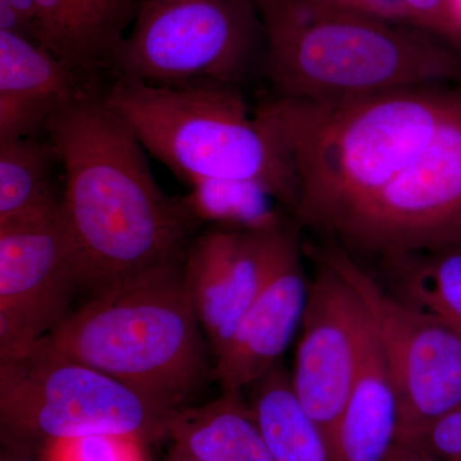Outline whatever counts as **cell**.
I'll return each instance as SVG.
<instances>
[{
    "label": "cell",
    "instance_id": "f1b7e54d",
    "mask_svg": "<svg viewBox=\"0 0 461 461\" xmlns=\"http://www.w3.org/2000/svg\"><path fill=\"white\" fill-rule=\"evenodd\" d=\"M2 461H38V460L32 459V456H25V455H18V454L11 453V451L5 450V453H3Z\"/></svg>",
    "mask_w": 461,
    "mask_h": 461
},
{
    "label": "cell",
    "instance_id": "5bb4252c",
    "mask_svg": "<svg viewBox=\"0 0 461 461\" xmlns=\"http://www.w3.org/2000/svg\"><path fill=\"white\" fill-rule=\"evenodd\" d=\"M90 91L38 42L0 32V141L47 132L51 118Z\"/></svg>",
    "mask_w": 461,
    "mask_h": 461
},
{
    "label": "cell",
    "instance_id": "ffe728a7",
    "mask_svg": "<svg viewBox=\"0 0 461 461\" xmlns=\"http://www.w3.org/2000/svg\"><path fill=\"white\" fill-rule=\"evenodd\" d=\"M397 296L461 335V245L386 259Z\"/></svg>",
    "mask_w": 461,
    "mask_h": 461
},
{
    "label": "cell",
    "instance_id": "8992f818",
    "mask_svg": "<svg viewBox=\"0 0 461 461\" xmlns=\"http://www.w3.org/2000/svg\"><path fill=\"white\" fill-rule=\"evenodd\" d=\"M175 412L60 353L47 336L0 348V436L11 453L41 456L91 436L153 444L169 438Z\"/></svg>",
    "mask_w": 461,
    "mask_h": 461
},
{
    "label": "cell",
    "instance_id": "484cf974",
    "mask_svg": "<svg viewBox=\"0 0 461 461\" xmlns=\"http://www.w3.org/2000/svg\"><path fill=\"white\" fill-rule=\"evenodd\" d=\"M386 461H441L421 447L417 441L405 437H397L391 447Z\"/></svg>",
    "mask_w": 461,
    "mask_h": 461
},
{
    "label": "cell",
    "instance_id": "7402d4cb",
    "mask_svg": "<svg viewBox=\"0 0 461 461\" xmlns=\"http://www.w3.org/2000/svg\"><path fill=\"white\" fill-rule=\"evenodd\" d=\"M144 442L124 437L91 436L58 442L41 454V461H147Z\"/></svg>",
    "mask_w": 461,
    "mask_h": 461
},
{
    "label": "cell",
    "instance_id": "5b68a950",
    "mask_svg": "<svg viewBox=\"0 0 461 461\" xmlns=\"http://www.w3.org/2000/svg\"><path fill=\"white\" fill-rule=\"evenodd\" d=\"M103 95L145 150L181 180L258 182L296 218V181L286 151L257 114H249L239 86L112 78Z\"/></svg>",
    "mask_w": 461,
    "mask_h": 461
},
{
    "label": "cell",
    "instance_id": "ba28073f",
    "mask_svg": "<svg viewBox=\"0 0 461 461\" xmlns=\"http://www.w3.org/2000/svg\"><path fill=\"white\" fill-rule=\"evenodd\" d=\"M330 235L384 260L461 245V104L426 150Z\"/></svg>",
    "mask_w": 461,
    "mask_h": 461
},
{
    "label": "cell",
    "instance_id": "7a4b0ae2",
    "mask_svg": "<svg viewBox=\"0 0 461 461\" xmlns=\"http://www.w3.org/2000/svg\"><path fill=\"white\" fill-rule=\"evenodd\" d=\"M461 104V89L411 87L362 98H273L256 114L286 151L296 221L332 230L420 157Z\"/></svg>",
    "mask_w": 461,
    "mask_h": 461
},
{
    "label": "cell",
    "instance_id": "603a6c76",
    "mask_svg": "<svg viewBox=\"0 0 461 461\" xmlns=\"http://www.w3.org/2000/svg\"><path fill=\"white\" fill-rule=\"evenodd\" d=\"M108 47L117 51L131 29L140 0H81Z\"/></svg>",
    "mask_w": 461,
    "mask_h": 461
},
{
    "label": "cell",
    "instance_id": "4316f807",
    "mask_svg": "<svg viewBox=\"0 0 461 461\" xmlns=\"http://www.w3.org/2000/svg\"><path fill=\"white\" fill-rule=\"evenodd\" d=\"M167 461H202L194 457L193 455L187 454L186 451L173 446L172 453L169 455V459Z\"/></svg>",
    "mask_w": 461,
    "mask_h": 461
},
{
    "label": "cell",
    "instance_id": "2e32d148",
    "mask_svg": "<svg viewBox=\"0 0 461 461\" xmlns=\"http://www.w3.org/2000/svg\"><path fill=\"white\" fill-rule=\"evenodd\" d=\"M175 446L202 461H275L241 391L177 411L169 423Z\"/></svg>",
    "mask_w": 461,
    "mask_h": 461
},
{
    "label": "cell",
    "instance_id": "6da1fadb",
    "mask_svg": "<svg viewBox=\"0 0 461 461\" xmlns=\"http://www.w3.org/2000/svg\"><path fill=\"white\" fill-rule=\"evenodd\" d=\"M63 169L62 214L91 294L165 264L184 262L200 221L154 178L147 150L103 90L48 124Z\"/></svg>",
    "mask_w": 461,
    "mask_h": 461
},
{
    "label": "cell",
    "instance_id": "3957f363",
    "mask_svg": "<svg viewBox=\"0 0 461 461\" xmlns=\"http://www.w3.org/2000/svg\"><path fill=\"white\" fill-rule=\"evenodd\" d=\"M262 18L263 74L276 98L332 102L461 84L454 45L414 27L315 0H254Z\"/></svg>",
    "mask_w": 461,
    "mask_h": 461
},
{
    "label": "cell",
    "instance_id": "9a60e30c",
    "mask_svg": "<svg viewBox=\"0 0 461 461\" xmlns=\"http://www.w3.org/2000/svg\"><path fill=\"white\" fill-rule=\"evenodd\" d=\"M399 427V397L371 320L359 372L336 432L333 461H386Z\"/></svg>",
    "mask_w": 461,
    "mask_h": 461
},
{
    "label": "cell",
    "instance_id": "d6986e66",
    "mask_svg": "<svg viewBox=\"0 0 461 461\" xmlns=\"http://www.w3.org/2000/svg\"><path fill=\"white\" fill-rule=\"evenodd\" d=\"M181 199L200 222L222 229L268 232L299 224L290 209L258 182L206 178L193 182Z\"/></svg>",
    "mask_w": 461,
    "mask_h": 461
},
{
    "label": "cell",
    "instance_id": "9c48e42d",
    "mask_svg": "<svg viewBox=\"0 0 461 461\" xmlns=\"http://www.w3.org/2000/svg\"><path fill=\"white\" fill-rule=\"evenodd\" d=\"M359 294L386 355L397 397L399 436L412 437L461 405V335L387 293L339 244L313 249Z\"/></svg>",
    "mask_w": 461,
    "mask_h": 461
},
{
    "label": "cell",
    "instance_id": "4fadbf2b",
    "mask_svg": "<svg viewBox=\"0 0 461 461\" xmlns=\"http://www.w3.org/2000/svg\"><path fill=\"white\" fill-rule=\"evenodd\" d=\"M309 284L295 230L285 242L271 278L215 359V381L222 391L253 386L281 362L304 317Z\"/></svg>",
    "mask_w": 461,
    "mask_h": 461
},
{
    "label": "cell",
    "instance_id": "83f0119b",
    "mask_svg": "<svg viewBox=\"0 0 461 461\" xmlns=\"http://www.w3.org/2000/svg\"><path fill=\"white\" fill-rule=\"evenodd\" d=\"M450 2L451 14H453L455 23L461 32V0H448Z\"/></svg>",
    "mask_w": 461,
    "mask_h": 461
},
{
    "label": "cell",
    "instance_id": "7c38bea8",
    "mask_svg": "<svg viewBox=\"0 0 461 461\" xmlns=\"http://www.w3.org/2000/svg\"><path fill=\"white\" fill-rule=\"evenodd\" d=\"M295 230L296 224L268 232L215 229L191 241L185 280L215 359L271 278Z\"/></svg>",
    "mask_w": 461,
    "mask_h": 461
},
{
    "label": "cell",
    "instance_id": "30bf717a",
    "mask_svg": "<svg viewBox=\"0 0 461 461\" xmlns=\"http://www.w3.org/2000/svg\"><path fill=\"white\" fill-rule=\"evenodd\" d=\"M86 276L62 209L0 224V348L50 335L72 313Z\"/></svg>",
    "mask_w": 461,
    "mask_h": 461
},
{
    "label": "cell",
    "instance_id": "8fae6325",
    "mask_svg": "<svg viewBox=\"0 0 461 461\" xmlns=\"http://www.w3.org/2000/svg\"><path fill=\"white\" fill-rule=\"evenodd\" d=\"M317 262L320 268L309 284L293 382L333 451L371 317L355 288L329 264Z\"/></svg>",
    "mask_w": 461,
    "mask_h": 461
},
{
    "label": "cell",
    "instance_id": "d4e9b609",
    "mask_svg": "<svg viewBox=\"0 0 461 461\" xmlns=\"http://www.w3.org/2000/svg\"><path fill=\"white\" fill-rule=\"evenodd\" d=\"M0 32L36 42L35 0H0Z\"/></svg>",
    "mask_w": 461,
    "mask_h": 461
},
{
    "label": "cell",
    "instance_id": "52a82bcc",
    "mask_svg": "<svg viewBox=\"0 0 461 461\" xmlns=\"http://www.w3.org/2000/svg\"><path fill=\"white\" fill-rule=\"evenodd\" d=\"M266 36L254 0H140L112 78L150 85L241 84L263 72Z\"/></svg>",
    "mask_w": 461,
    "mask_h": 461
},
{
    "label": "cell",
    "instance_id": "e0dca14e",
    "mask_svg": "<svg viewBox=\"0 0 461 461\" xmlns=\"http://www.w3.org/2000/svg\"><path fill=\"white\" fill-rule=\"evenodd\" d=\"M251 387L249 406L275 461H333L326 436L300 402L293 375L281 362Z\"/></svg>",
    "mask_w": 461,
    "mask_h": 461
},
{
    "label": "cell",
    "instance_id": "277c9868",
    "mask_svg": "<svg viewBox=\"0 0 461 461\" xmlns=\"http://www.w3.org/2000/svg\"><path fill=\"white\" fill-rule=\"evenodd\" d=\"M47 338L60 353L169 411L190 406L215 379L214 354L187 290L184 262L91 294Z\"/></svg>",
    "mask_w": 461,
    "mask_h": 461
},
{
    "label": "cell",
    "instance_id": "44dd1931",
    "mask_svg": "<svg viewBox=\"0 0 461 461\" xmlns=\"http://www.w3.org/2000/svg\"><path fill=\"white\" fill-rule=\"evenodd\" d=\"M432 33L455 48L461 47V32L451 14L448 0H315Z\"/></svg>",
    "mask_w": 461,
    "mask_h": 461
},
{
    "label": "cell",
    "instance_id": "ac0fdd59",
    "mask_svg": "<svg viewBox=\"0 0 461 461\" xmlns=\"http://www.w3.org/2000/svg\"><path fill=\"white\" fill-rule=\"evenodd\" d=\"M57 165L59 154L48 135L0 141V224L42 220L60 212Z\"/></svg>",
    "mask_w": 461,
    "mask_h": 461
},
{
    "label": "cell",
    "instance_id": "cb8c5ba5",
    "mask_svg": "<svg viewBox=\"0 0 461 461\" xmlns=\"http://www.w3.org/2000/svg\"><path fill=\"white\" fill-rule=\"evenodd\" d=\"M405 438L414 439L438 460L461 461V405Z\"/></svg>",
    "mask_w": 461,
    "mask_h": 461
}]
</instances>
